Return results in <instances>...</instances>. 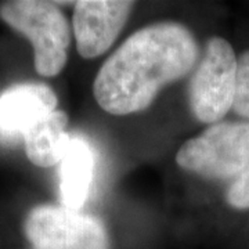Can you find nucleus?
<instances>
[{"label":"nucleus","mask_w":249,"mask_h":249,"mask_svg":"<svg viewBox=\"0 0 249 249\" xmlns=\"http://www.w3.org/2000/svg\"><path fill=\"white\" fill-rule=\"evenodd\" d=\"M57 107L53 89L43 83H19L0 94V139L16 142Z\"/></svg>","instance_id":"7"},{"label":"nucleus","mask_w":249,"mask_h":249,"mask_svg":"<svg viewBox=\"0 0 249 249\" xmlns=\"http://www.w3.org/2000/svg\"><path fill=\"white\" fill-rule=\"evenodd\" d=\"M226 198L235 209H249V165L232 180Z\"/></svg>","instance_id":"11"},{"label":"nucleus","mask_w":249,"mask_h":249,"mask_svg":"<svg viewBox=\"0 0 249 249\" xmlns=\"http://www.w3.org/2000/svg\"><path fill=\"white\" fill-rule=\"evenodd\" d=\"M0 17L25 35L35 50V70L42 76H55L67 64L71 28L55 3L17 0L0 7Z\"/></svg>","instance_id":"2"},{"label":"nucleus","mask_w":249,"mask_h":249,"mask_svg":"<svg viewBox=\"0 0 249 249\" xmlns=\"http://www.w3.org/2000/svg\"><path fill=\"white\" fill-rule=\"evenodd\" d=\"M180 168L206 178L238 176L249 165V122H219L178 150Z\"/></svg>","instance_id":"3"},{"label":"nucleus","mask_w":249,"mask_h":249,"mask_svg":"<svg viewBox=\"0 0 249 249\" xmlns=\"http://www.w3.org/2000/svg\"><path fill=\"white\" fill-rule=\"evenodd\" d=\"M124 0H80L75 3L73 34L83 58L106 53L116 40L133 7Z\"/></svg>","instance_id":"6"},{"label":"nucleus","mask_w":249,"mask_h":249,"mask_svg":"<svg viewBox=\"0 0 249 249\" xmlns=\"http://www.w3.org/2000/svg\"><path fill=\"white\" fill-rule=\"evenodd\" d=\"M67 124V114L57 109L34 124L24 134L28 160L40 168L61 163L71 142V136L65 130Z\"/></svg>","instance_id":"8"},{"label":"nucleus","mask_w":249,"mask_h":249,"mask_svg":"<svg viewBox=\"0 0 249 249\" xmlns=\"http://www.w3.org/2000/svg\"><path fill=\"white\" fill-rule=\"evenodd\" d=\"M94 155L91 147L82 137H72L61 160L60 170V191L64 208L79 211L89 196L93 178Z\"/></svg>","instance_id":"9"},{"label":"nucleus","mask_w":249,"mask_h":249,"mask_svg":"<svg viewBox=\"0 0 249 249\" xmlns=\"http://www.w3.org/2000/svg\"><path fill=\"white\" fill-rule=\"evenodd\" d=\"M198 46L188 28L160 22L129 36L98 71L93 93L112 115L148 107L158 91L194 68Z\"/></svg>","instance_id":"1"},{"label":"nucleus","mask_w":249,"mask_h":249,"mask_svg":"<svg viewBox=\"0 0 249 249\" xmlns=\"http://www.w3.org/2000/svg\"><path fill=\"white\" fill-rule=\"evenodd\" d=\"M24 231L35 249H109L100 219L64 206L39 205L25 219Z\"/></svg>","instance_id":"5"},{"label":"nucleus","mask_w":249,"mask_h":249,"mask_svg":"<svg viewBox=\"0 0 249 249\" xmlns=\"http://www.w3.org/2000/svg\"><path fill=\"white\" fill-rule=\"evenodd\" d=\"M232 109L235 114L249 119V50L237 58V78Z\"/></svg>","instance_id":"10"},{"label":"nucleus","mask_w":249,"mask_h":249,"mask_svg":"<svg viewBox=\"0 0 249 249\" xmlns=\"http://www.w3.org/2000/svg\"><path fill=\"white\" fill-rule=\"evenodd\" d=\"M237 57L223 37H211L190 82V104L202 124H214L234 103Z\"/></svg>","instance_id":"4"}]
</instances>
